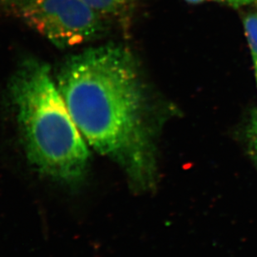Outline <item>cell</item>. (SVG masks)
Wrapping results in <instances>:
<instances>
[{"label":"cell","mask_w":257,"mask_h":257,"mask_svg":"<svg viewBox=\"0 0 257 257\" xmlns=\"http://www.w3.org/2000/svg\"><path fill=\"white\" fill-rule=\"evenodd\" d=\"M60 91L84 141L119 164L136 188L155 187L156 161L138 67L115 45L85 50L64 63Z\"/></svg>","instance_id":"cell-1"},{"label":"cell","mask_w":257,"mask_h":257,"mask_svg":"<svg viewBox=\"0 0 257 257\" xmlns=\"http://www.w3.org/2000/svg\"><path fill=\"white\" fill-rule=\"evenodd\" d=\"M28 160L53 181L75 185L89 167V152L48 64L26 60L10 84Z\"/></svg>","instance_id":"cell-2"},{"label":"cell","mask_w":257,"mask_h":257,"mask_svg":"<svg viewBox=\"0 0 257 257\" xmlns=\"http://www.w3.org/2000/svg\"><path fill=\"white\" fill-rule=\"evenodd\" d=\"M15 7L26 25L61 49L91 40L103 29L99 13L84 0H21Z\"/></svg>","instance_id":"cell-3"},{"label":"cell","mask_w":257,"mask_h":257,"mask_svg":"<svg viewBox=\"0 0 257 257\" xmlns=\"http://www.w3.org/2000/svg\"><path fill=\"white\" fill-rule=\"evenodd\" d=\"M244 27L250 45L253 62L257 68V13H249L244 18Z\"/></svg>","instance_id":"cell-4"},{"label":"cell","mask_w":257,"mask_h":257,"mask_svg":"<svg viewBox=\"0 0 257 257\" xmlns=\"http://www.w3.org/2000/svg\"><path fill=\"white\" fill-rule=\"evenodd\" d=\"M99 14H116L134 0H84Z\"/></svg>","instance_id":"cell-5"},{"label":"cell","mask_w":257,"mask_h":257,"mask_svg":"<svg viewBox=\"0 0 257 257\" xmlns=\"http://www.w3.org/2000/svg\"><path fill=\"white\" fill-rule=\"evenodd\" d=\"M250 138L257 159V111L252 114L250 128Z\"/></svg>","instance_id":"cell-6"},{"label":"cell","mask_w":257,"mask_h":257,"mask_svg":"<svg viewBox=\"0 0 257 257\" xmlns=\"http://www.w3.org/2000/svg\"><path fill=\"white\" fill-rule=\"evenodd\" d=\"M215 1H219V2L225 3L227 5L233 6V7L238 8L243 5H249L251 3L254 2L255 0H215Z\"/></svg>","instance_id":"cell-7"},{"label":"cell","mask_w":257,"mask_h":257,"mask_svg":"<svg viewBox=\"0 0 257 257\" xmlns=\"http://www.w3.org/2000/svg\"><path fill=\"white\" fill-rule=\"evenodd\" d=\"M4 5H10V6H14L15 7L21 0H0Z\"/></svg>","instance_id":"cell-8"},{"label":"cell","mask_w":257,"mask_h":257,"mask_svg":"<svg viewBox=\"0 0 257 257\" xmlns=\"http://www.w3.org/2000/svg\"><path fill=\"white\" fill-rule=\"evenodd\" d=\"M187 2L192 3V4H198V3L203 2L205 0H186Z\"/></svg>","instance_id":"cell-9"},{"label":"cell","mask_w":257,"mask_h":257,"mask_svg":"<svg viewBox=\"0 0 257 257\" xmlns=\"http://www.w3.org/2000/svg\"><path fill=\"white\" fill-rule=\"evenodd\" d=\"M255 78H256V83H257V68H255Z\"/></svg>","instance_id":"cell-10"}]
</instances>
